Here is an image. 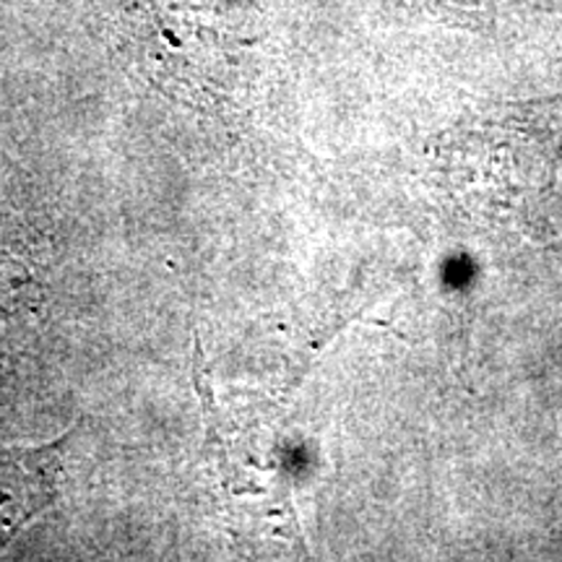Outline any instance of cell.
Here are the masks:
<instances>
[{
  "label": "cell",
  "mask_w": 562,
  "mask_h": 562,
  "mask_svg": "<svg viewBox=\"0 0 562 562\" xmlns=\"http://www.w3.org/2000/svg\"><path fill=\"white\" fill-rule=\"evenodd\" d=\"M60 442L42 448H0V533L9 539L55 501Z\"/></svg>",
  "instance_id": "1"
}]
</instances>
